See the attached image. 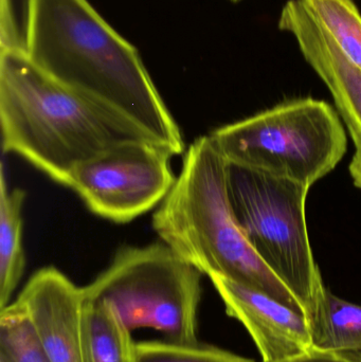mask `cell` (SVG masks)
<instances>
[{
	"instance_id": "cell-8",
	"label": "cell",
	"mask_w": 361,
	"mask_h": 362,
	"mask_svg": "<svg viewBox=\"0 0 361 362\" xmlns=\"http://www.w3.org/2000/svg\"><path fill=\"white\" fill-rule=\"evenodd\" d=\"M278 27L295 38L305 61L330 90L355 146L349 171L354 185L361 189L360 68L348 59L299 0L284 4Z\"/></svg>"
},
{
	"instance_id": "cell-15",
	"label": "cell",
	"mask_w": 361,
	"mask_h": 362,
	"mask_svg": "<svg viewBox=\"0 0 361 362\" xmlns=\"http://www.w3.org/2000/svg\"><path fill=\"white\" fill-rule=\"evenodd\" d=\"M0 362H51L16 301L0 310Z\"/></svg>"
},
{
	"instance_id": "cell-13",
	"label": "cell",
	"mask_w": 361,
	"mask_h": 362,
	"mask_svg": "<svg viewBox=\"0 0 361 362\" xmlns=\"http://www.w3.org/2000/svg\"><path fill=\"white\" fill-rule=\"evenodd\" d=\"M112 306L85 299L87 362H136V344Z\"/></svg>"
},
{
	"instance_id": "cell-14",
	"label": "cell",
	"mask_w": 361,
	"mask_h": 362,
	"mask_svg": "<svg viewBox=\"0 0 361 362\" xmlns=\"http://www.w3.org/2000/svg\"><path fill=\"white\" fill-rule=\"evenodd\" d=\"M316 23L361 69V14L353 0H299Z\"/></svg>"
},
{
	"instance_id": "cell-4",
	"label": "cell",
	"mask_w": 361,
	"mask_h": 362,
	"mask_svg": "<svg viewBox=\"0 0 361 362\" xmlns=\"http://www.w3.org/2000/svg\"><path fill=\"white\" fill-rule=\"evenodd\" d=\"M228 163L312 187L347 153L338 112L314 98L290 100L210 134Z\"/></svg>"
},
{
	"instance_id": "cell-6",
	"label": "cell",
	"mask_w": 361,
	"mask_h": 362,
	"mask_svg": "<svg viewBox=\"0 0 361 362\" xmlns=\"http://www.w3.org/2000/svg\"><path fill=\"white\" fill-rule=\"evenodd\" d=\"M311 187L239 165L228 167V192L237 221L267 267L311 318L326 285L307 223Z\"/></svg>"
},
{
	"instance_id": "cell-16",
	"label": "cell",
	"mask_w": 361,
	"mask_h": 362,
	"mask_svg": "<svg viewBox=\"0 0 361 362\" xmlns=\"http://www.w3.org/2000/svg\"><path fill=\"white\" fill-rule=\"evenodd\" d=\"M136 362H256L224 349L201 344L153 340L136 344Z\"/></svg>"
},
{
	"instance_id": "cell-2",
	"label": "cell",
	"mask_w": 361,
	"mask_h": 362,
	"mask_svg": "<svg viewBox=\"0 0 361 362\" xmlns=\"http://www.w3.org/2000/svg\"><path fill=\"white\" fill-rule=\"evenodd\" d=\"M0 122L4 153L19 155L66 187L81 165L101 153L134 140L152 142L47 76L23 47L1 48Z\"/></svg>"
},
{
	"instance_id": "cell-7",
	"label": "cell",
	"mask_w": 361,
	"mask_h": 362,
	"mask_svg": "<svg viewBox=\"0 0 361 362\" xmlns=\"http://www.w3.org/2000/svg\"><path fill=\"white\" fill-rule=\"evenodd\" d=\"M174 155L146 140L118 144L73 172L71 187L93 213L129 223L160 204L175 183Z\"/></svg>"
},
{
	"instance_id": "cell-5",
	"label": "cell",
	"mask_w": 361,
	"mask_h": 362,
	"mask_svg": "<svg viewBox=\"0 0 361 362\" xmlns=\"http://www.w3.org/2000/svg\"><path fill=\"white\" fill-rule=\"evenodd\" d=\"M201 276L165 243L123 247L83 293L112 306L131 332L152 329L167 341L195 344Z\"/></svg>"
},
{
	"instance_id": "cell-10",
	"label": "cell",
	"mask_w": 361,
	"mask_h": 362,
	"mask_svg": "<svg viewBox=\"0 0 361 362\" xmlns=\"http://www.w3.org/2000/svg\"><path fill=\"white\" fill-rule=\"evenodd\" d=\"M227 315L247 329L263 362H284L312 348L309 321L271 296L220 276H210Z\"/></svg>"
},
{
	"instance_id": "cell-11",
	"label": "cell",
	"mask_w": 361,
	"mask_h": 362,
	"mask_svg": "<svg viewBox=\"0 0 361 362\" xmlns=\"http://www.w3.org/2000/svg\"><path fill=\"white\" fill-rule=\"evenodd\" d=\"M25 192L8 189L1 165L0 176V310L11 303V298L23 278L25 255L23 247V211Z\"/></svg>"
},
{
	"instance_id": "cell-17",
	"label": "cell",
	"mask_w": 361,
	"mask_h": 362,
	"mask_svg": "<svg viewBox=\"0 0 361 362\" xmlns=\"http://www.w3.org/2000/svg\"><path fill=\"white\" fill-rule=\"evenodd\" d=\"M284 362H361V350L324 351L311 348L303 354Z\"/></svg>"
},
{
	"instance_id": "cell-18",
	"label": "cell",
	"mask_w": 361,
	"mask_h": 362,
	"mask_svg": "<svg viewBox=\"0 0 361 362\" xmlns=\"http://www.w3.org/2000/svg\"><path fill=\"white\" fill-rule=\"evenodd\" d=\"M229 1L233 2V4H237V2L243 1V0H229Z\"/></svg>"
},
{
	"instance_id": "cell-1",
	"label": "cell",
	"mask_w": 361,
	"mask_h": 362,
	"mask_svg": "<svg viewBox=\"0 0 361 362\" xmlns=\"http://www.w3.org/2000/svg\"><path fill=\"white\" fill-rule=\"evenodd\" d=\"M25 28L23 51L47 76L174 156L184 152L179 127L137 49L87 0H27Z\"/></svg>"
},
{
	"instance_id": "cell-9",
	"label": "cell",
	"mask_w": 361,
	"mask_h": 362,
	"mask_svg": "<svg viewBox=\"0 0 361 362\" xmlns=\"http://www.w3.org/2000/svg\"><path fill=\"white\" fill-rule=\"evenodd\" d=\"M15 301L51 362H87L83 287L49 266L32 274Z\"/></svg>"
},
{
	"instance_id": "cell-3",
	"label": "cell",
	"mask_w": 361,
	"mask_h": 362,
	"mask_svg": "<svg viewBox=\"0 0 361 362\" xmlns=\"http://www.w3.org/2000/svg\"><path fill=\"white\" fill-rule=\"evenodd\" d=\"M228 167L211 136L195 140L153 216V228L162 243L201 274L251 287L305 314L242 230L229 197Z\"/></svg>"
},
{
	"instance_id": "cell-12",
	"label": "cell",
	"mask_w": 361,
	"mask_h": 362,
	"mask_svg": "<svg viewBox=\"0 0 361 362\" xmlns=\"http://www.w3.org/2000/svg\"><path fill=\"white\" fill-rule=\"evenodd\" d=\"M309 321L312 348L361 350V304L341 299L326 286Z\"/></svg>"
}]
</instances>
